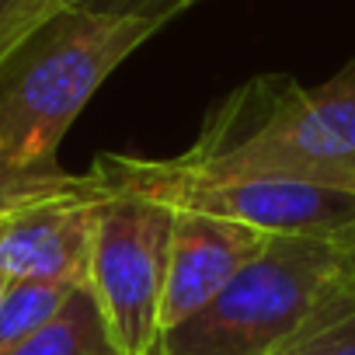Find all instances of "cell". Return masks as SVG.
<instances>
[{"label": "cell", "mask_w": 355, "mask_h": 355, "mask_svg": "<svg viewBox=\"0 0 355 355\" xmlns=\"http://www.w3.org/2000/svg\"><path fill=\"white\" fill-rule=\"evenodd\" d=\"M192 4H202V0H185V8H192Z\"/></svg>", "instance_id": "5bb4252c"}, {"label": "cell", "mask_w": 355, "mask_h": 355, "mask_svg": "<svg viewBox=\"0 0 355 355\" xmlns=\"http://www.w3.org/2000/svg\"><path fill=\"white\" fill-rule=\"evenodd\" d=\"M63 8L70 0H0V60Z\"/></svg>", "instance_id": "30bf717a"}, {"label": "cell", "mask_w": 355, "mask_h": 355, "mask_svg": "<svg viewBox=\"0 0 355 355\" xmlns=\"http://www.w3.org/2000/svg\"><path fill=\"white\" fill-rule=\"evenodd\" d=\"M4 289H8V279H0V300H4Z\"/></svg>", "instance_id": "4fadbf2b"}, {"label": "cell", "mask_w": 355, "mask_h": 355, "mask_svg": "<svg viewBox=\"0 0 355 355\" xmlns=\"http://www.w3.org/2000/svg\"><path fill=\"white\" fill-rule=\"evenodd\" d=\"M268 234L230 220L174 213L167 279L160 296V334L206 310L268 248Z\"/></svg>", "instance_id": "52a82bcc"}, {"label": "cell", "mask_w": 355, "mask_h": 355, "mask_svg": "<svg viewBox=\"0 0 355 355\" xmlns=\"http://www.w3.org/2000/svg\"><path fill=\"white\" fill-rule=\"evenodd\" d=\"M80 286H60V282H8L4 300H0V355L28 341L39 327H46L63 303Z\"/></svg>", "instance_id": "9c48e42d"}, {"label": "cell", "mask_w": 355, "mask_h": 355, "mask_svg": "<svg viewBox=\"0 0 355 355\" xmlns=\"http://www.w3.org/2000/svg\"><path fill=\"white\" fill-rule=\"evenodd\" d=\"M108 189L153 199L174 213L230 220L268 237L355 241V192L289 178H227L206 174L178 157L146 160L105 153L91 167Z\"/></svg>", "instance_id": "277c9868"}, {"label": "cell", "mask_w": 355, "mask_h": 355, "mask_svg": "<svg viewBox=\"0 0 355 355\" xmlns=\"http://www.w3.org/2000/svg\"><path fill=\"white\" fill-rule=\"evenodd\" d=\"M164 21L63 8L0 60V206L60 185V143L98 87Z\"/></svg>", "instance_id": "6da1fadb"}, {"label": "cell", "mask_w": 355, "mask_h": 355, "mask_svg": "<svg viewBox=\"0 0 355 355\" xmlns=\"http://www.w3.org/2000/svg\"><path fill=\"white\" fill-rule=\"evenodd\" d=\"M178 160L227 178H289L355 192V60L317 87L265 73L230 91Z\"/></svg>", "instance_id": "7a4b0ae2"}, {"label": "cell", "mask_w": 355, "mask_h": 355, "mask_svg": "<svg viewBox=\"0 0 355 355\" xmlns=\"http://www.w3.org/2000/svg\"><path fill=\"white\" fill-rule=\"evenodd\" d=\"M355 313V241L272 237L196 317L164 331L150 355H289Z\"/></svg>", "instance_id": "3957f363"}, {"label": "cell", "mask_w": 355, "mask_h": 355, "mask_svg": "<svg viewBox=\"0 0 355 355\" xmlns=\"http://www.w3.org/2000/svg\"><path fill=\"white\" fill-rule=\"evenodd\" d=\"M4 355H122V348L112 338L91 289L80 286L46 327Z\"/></svg>", "instance_id": "ba28073f"}, {"label": "cell", "mask_w": 355, "mask_h": 355, "mask_svg": "<svg viewBox=\"0 0 355 355\" xmlns=\"http://www.w3.org/2000/svg\"><path fill=\"white\" fill-rule=\"evenodd\" d=\"M70 8H94V11H119V15H139V18H157L171 21L174 15L189 11L185 0H70Z\"/></svg>", "instance_id": "8fae6325"}, {"label": "cell", "mask_w": 355, "mask_h": 355, "mask_svg": "<svg viewBox=\"0 0 355 355\" xmlns=\"http://www.w3.org/2000/svg\"><path fill=\"white\" fill-rule=\"evenodd\" d=\"M101 182V178H98ZM87 289L122 355H150L160 338L174 209L101 182Z\"/></svg>", "instance_id": "5b68a950"}, {"label": "cell", "mask_w": 355, "mask_h": 355, "mask_svg": "<svg viewBox=\"0 0 355 355\" xmlns=\"http://www.w3.org/2000/svg\"><path fill=\"white\" fill-rule=\"evenodd\" d=\"M101 192L87 171L0 206V279L87 286Z\"/></svg>", "instance_id": "8992f818"}, {"label": "cell", "mask_w": 355, "mask_h": 355, "mask_svg": "<svg viewBox=\"0 0 355 355\" xmlns=\"http://www.w3.org/2000/svg\"><path fill=\"white\" fill-rule=\"evenodd\" d=\"M289 355H355V313L341 317L327 331H320L310 341L296 345Z\"/></svg>", "instance_id": "7c38bea8"}]
</instances>
